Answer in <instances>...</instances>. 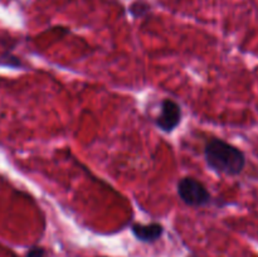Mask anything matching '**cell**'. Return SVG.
I'll return each mask as SVG.
<instances>
[{"mask_svg": "<svg viewBox=\"0 0 258 257\" xmlns=\"http://www.w3.org/2000/svg\"><path fill=\"white\" fill-rule=\"evenodd\" d=\"M204 158L212 170L224 175H239L246 166L243 151L222 139H212L207 143Z\"/></svg>", "mask_w": 258, "mask_h": 257, "instance_id": "6da1fadb", "label": "cell"}, {"mask_svg": "<svg viewBox=\"0 0 258 257\" xmlns=\"http://www.w3.org/2000/svg\"><path fill=\"white\" fill-rule=\"evenodd\" d=\"M178 196L186 206L190 207L207 206L212 199L206 185L194 176H184L179 180Z\"/></svg>", "mask_w": 258, "mask_h": 257, "instance_id": "7a4b0ae2", "label": "cell"}, {"mask_svg": "<svg viewBox=\"0 0 258 257\" xmlns=\"http://www.w3.org/2000/svg\"><path fill=\"white\" fill-rule=\"evenodd\" d=\"M181 107L170 98H165L160 103V113L156 117V125L164 133H171L180 123Z\"/></svg>", "mask_w": 258, "mask_h": 257, "instance_id": "3957f363", "label": "cell"}, {"mask_svg": "<svg viewBox=\"0 0 258 257\" xmlns=\"http://www.w3.org/2000/svg\"><path fill=\"white\" fill-rule=\"evenodd\" d=\"M131 232L136 239L145 243H153L156 242L164 233V227L160 223H150V224H141L135 223L131 227Z\"/></svg>", "mask_w": 258, "mask_h": 257, "instance_id": "277c9868", "label": "cell"}, {"mask_svg": "<svg viewBox=\"0 0 258 257\" xmlns=\"http://www.w3.org/2000/svg\"><path fill=\"white\" fill-rule=\"evenodd\" d=\"M149 10H150V5H148L144 2H135L130 7L131 15L135 18L145 17V15L149 13Z\"/></svg>", "mask_w": 258, "mask_h": 257, "instance_id": "5b68a950", "label": "cell"}, {"mask_svg": "<svg viewBox=\"0 0 258 257\" xmlns=\"http://www.w3.org/2000/svg\"><path fill=\"white\" fill-rule=\"evenodd\" d=\"M0 65L8 66V67H22V62L15 55L5 53L0 57Z\"/></svg>", "mask_w": 258, "mask_h": 257, "instance_id": "8992f818", "label": "cell"}, {"mask_svg": "<svg viewBox=\"0 0 258 257\" xmlns=\"http://www.w3.org/2000/svg\"><path fill=\"white\" fill-rule=\"evenodd\" d=\"M25 257H47V252L43 247L40 246H33L28 249Z\"/></svg>", "mask_w": 258, "mask_h": 257, "instance_id": "52a82bcc", "label": "cell"}, {"mask_svg": "<svg viewBox=\"0 0 258 257\" xmlns=\"http://www.w3.org/2000/svg\"><path fill=\"white\" fill-rule=\"evenodd\" d=\"M190 257H194V256H190Z\"/></svg>", "mask_w": 258, "mask_h": 257, "instance_id": "ba28073f", "label": "cell"}]
</instances>
